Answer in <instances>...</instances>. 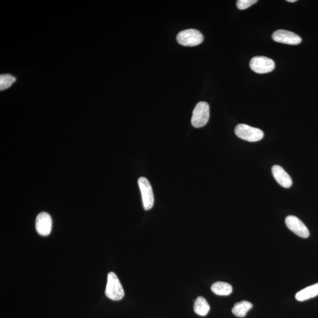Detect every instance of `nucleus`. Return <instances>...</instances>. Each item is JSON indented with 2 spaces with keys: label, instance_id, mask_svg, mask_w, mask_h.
<instances>
[{
  "label": "nucleus",
  "instance_id": "6e6552de",
  "mask_svg": "<svg viewBox=\"0 0 318 318\" xmlns=\"http://www.w3.org/2000/svg\"><path fill=\"white\" fill-rule=\"evenodd\" d=\"M274 42L290 45H297L302 42V39L295 33L290 31L279 30L273 34Z\"/></svg>",
  "mask_w": 318,
  "mask_h": 318
},
{
  "label": "nucleus",
  "instance_id": "7ed1b4c3",
  "mask_svg": "<svg viewBox=\"0 0 318 318\" xmlns=\"http://www.w3.org/2000/svg\"><path fill=\"white\" fill-rule=\"evenodd\" d=\"M210 117V108L208 103L199 102L193 110L191 123L196 128H200L207 123Z\"/></svg>",
  "mask_w": 318,
  "mask_h": 318
},
{
  "label": "nucleus",
  "instance_id": "4468645a",
  "mask_svg": "<svg viewBox=\"0 0 318 318\" xmlns=\"http://www.w3.org/2000/svg\"><path fill=\"white\" fill-rule=\"evenodd\" d=\"M252 306L250 302L247 300H242L241 302L235 303L232 308V313L237 317H245Z\"/></svg>",
  "mask_w": 318,
  "mask_h": 318
},
{
  "label": "nucleus",
  "instance_id": "dca6fc26",
  "mask_svg": "<svg viewBox=\"0 0 318 318\" xmlns=\"http://www.w3.org/2000/svg\"><path fill=\"white\" fill-rule=\"evenodd\" d=\"M257 2H258L257 0H238L236 4L239 10H245L256 3Z\"/></svg>",
  "mask_w": 318,
  "mask_h": 318
},
{
  "label": "nucleus",
  "instance_id": "423d86ee",
  "mask_svg": "<svg viewBox=\"0 0 318 318\" xmlns=\"http://www.w3.org/2000/svg\"><path fill=\"white\" fill-rule=\"evenodd\" d=\"M138 184L142 196L144 209L146 210L151 209L154 204V195L151 184L146 178L143 177L138 179Z\"/></svg>",
  "mask_w": 318,
  "mask_h": 318
},
{
  "label": "nucleus",
  "instance_id": "1a4fd4ad",
  "mask_svg": "<svg viewBox=\"0 0 318 318\" xmlns=\"http://www.w3.org/2000/svg\"><path fill=\"white\" fill-rule=\"evenodd\" d=\"M36 228L37 232L42 236H48L51 233L52 219L49 214L42 212L37 216Z\"/></svg>",
  "mask_w": 318,
  "mask_h": 318
},
{
  "label": "nucleus",
  "instance_id": "0eeeda50",
  "mask_svg": "<svg viewBox=\"0 0 318 318\" xmlns=\"http://www.w3.org/2000/svg\"><path fill=\"white\" fill-rule=\"evenodd\" d=\"M285 224L289 229L300 238H308L309 236L308 227L296 216L290 215L286 217Z\"/></svg>",
  "mask_w": 318,
  "mask_h": 318
},
{
  "label": "nucleus",
  "instance_id": "9d476101",
  "mask_svg": "<svg viewBox=\"0 0 318 318\" xmlns=\"http://www.w3.org/2000/svg\"><path fill=\"white\" fill-rule=\"evenodd\" d=\"M272 172L275 180L280 186L290 188L293 185V181L288 173L281 166L274 165L272 168Z\"/></svg>",
  "mask_w": 318,
  "mask_h": 318
},
{
  "label": "nucleus",
  "instance_id": "f03ea898",
  "mask_svg": "<svg viewBox=\"0 0 318 318\" xmlns=\"http://www.w3.org/2000/svg\"><path fill=\"white\" fill-rule=\"evenodd\" d=\"M106 295L113 300H120L124 295V291L119 279L114 273H110L108 276Z\"/></svg>",
  "mask_w": 318,
  "mask_h": 318
},
{
  "label": "nucleus",
  "instance_id": "20e7f679",
  "mask_svg": "<svg viewBox=\"0 0 318 318\" xmlns=\"http://www.w3.org/2000/svg\"><path fill=\"white\" fill-rule=\"evenodd\" d=\"M177 40L179 44L184 46H196L204 41V36L200 31L195 29H188L182 31L178 34Z\"/></svg>",
  "mask_w": 318,
  "mask_h": 318
},
{
  "label": "nucleus",
  "instance_id": "f257e3e1",
  "mask_svg": "<svg viewBox=\"0 0 318 318\" xmlns=\"http://www.w3.org/2000/svg\"><path fill=\"white\" fill-rule=\"evenodd\" d=\"M235 132L237 136L250 142H256L261 140L264 136V132L261 129L245 124L237 125Z\"/></svg>",
  "mask_w": 318,
  "mask_h": 318
},
{
  "label": "nucleus",
  "instance_id": "f3484780",
  "mask_svg": "<svg viewBox=\"0 0 318 318\" xmlns=\"http://www.w3.org/2000/svg\"><path fill=\"white\" fill-rule=\"evenodd\" d=\"M287 1L290 2H296L297 0H287Z\"/></svg>",
  "mask_w": 318,
  "mask_h": 318
},
{
  "label": "nucleus",
  "instance_id": "39448f33",
  "mask_svg": "<svg viewBox=\"0 0 318 318\" xmlns=\"http://www.w3.org/2000/svg\"><path fill=\"white\" fill-rule=\"evenodd\" d=\"M250 67L256 73L265 74L274 70L275 64L274 61L264 56H256L252 58L250 62Z\"/></svg>",
  "mask_w": 318,
  "mask_h": 318
},
{
  "label": "nucleus",
  "instance_id": "9b49d317",
  "mask_svg": "<svg viewBox=\"0 0 318 318\" xmlns=\"http://www.w3.org/2000/svg\"><path fill=\"white\" fill-rule=\"evenodd\" d=\"M318 296V283L309 286L300 291L296 294L295 298L298 301L302 302Z\"/></svg>",
  "mask_w": 318,
  "mask_h": 318
},
{
  "label": "nucleus",
  "instance_id": "2eb2a0df",
  "mask_svg": "<svg viewBox=\"0 0 318 318\" xmlns=\"http://www.w3.org/2000/svg\"><path fill=\"white\" fill-rule=\"evenodd\" d=\"M16 78L12 75L1 74L0 76V90L4 91V90L9 88L16 82Z\"/></svg>",
  "mask_w": 318,
  "mask_h": 318
},
{
  "label": "nucleus",
  "instance_id": "ddd939ff",
  "mask_svg": "<svg viewBox=\"0 0 318 318\" xmlns=\"http://www.w3.org/2000/svg\"><path fill=\"white\" fill-rule=\"evenodd\" d=\"M193 309L195 313L199 316L204 317L210 311V306L204 297L199 296L195 300Z\"/></svg>",
  "mask_w": 318,
  "mask_h": 318
},
{
  "label": "nucleus",
  "instance_id": "f8f14e48",
  "mask_svg": "<svg viewBox=\"0 0 318 318\" xmlns=\"http://www.w3.org/2000/svg\"><path fill=\"white\" fill-rule=\"evenodd\" d=\"M211 290L217 295L227 296L232 293V287L229 283L217 282L212 285Z\"/></svg>",
  "mask_w": 318,
  "mask_h": 318
}]
</instances>
